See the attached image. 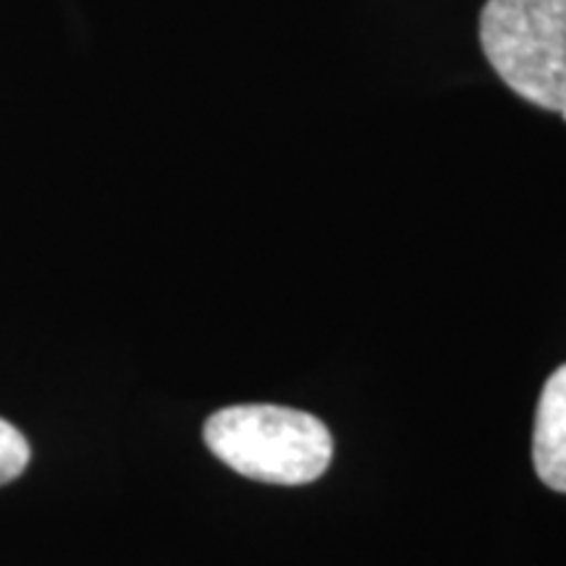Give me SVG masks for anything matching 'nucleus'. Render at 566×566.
Listing matches in <instances>:
<instances>
[{
    "instance_id": "20e7f679",
    "label": "nucleus",
    "mask_w": 566,
    "mask_h": 566,
    "mask_svg": "<svg viewBox=\"0 0 566 566\" xmlns=\"http://www.w3.org/2000/svg\"><path fill=\"white\" fill-rule=\"evenodd\" d=\"M30 443L13 428L11 422L0 420V485L17 480L30 464Z\"/></svg>"
},
{
    "instance_id": "39448f33",
    "label": "nucleus",
    "mask_w": 566,
    "mask_h": 566,
    "mask_svg": "<svg viewBox=\"0 0 566 566\" xmlns=\"http://www.w3.org/2000/svg\"><path fill=\"white\" fill-rule=\"evenodd\" d=\"M562 116H564V118H566V108H564V111H562Z\"/></svg>"
},
{
    "instance_id": "f257e3e1",
    "label": "nucleus",
    "mask_w": 566,
    "mask_h": 566,
    "mask_svg": "<svg viewBox=\"0 0 566 566\" xmlns=\"http://www.w3.org/2000/svg\"><path fill=\"white\" fill-rule=\"evenodd\" d=\"M205 443L233 472L273 485L313 483L334 457V438L317 417L273 405L221 409L205 422Z\"/></svg>"
},
{
    "instance_id": "7ed1b4c3",
    "label": "nucleus",
    "mask_w": 566,
    "mask_h": 566,
    "mask_svg": "<svg viewBox=\"0 0 566 566\" xmlns=\"http://www.w3.org/2000/svg\"><path fill=\"white\" fill-rule=\"evenodd\" d=\"M533 459L537 478L566 493V365L546 380L535 415Z\"/></svg>"
},
{
    "instance_id": "f03ea898",
    "label": "nucleus",
    "mask_w": 566,
    "mask_h": 566,
    "mask_svg": "<svg viewBox=\"0 0 566 566\" xmlns=\"http://www.w3.org/2000/svg\"><path fill=\"white\" fill-rule=\"evenodd\" d=\"M480 45L509 90L543 111L566 108V0H488Z\"/></svg>"
}]
</instances>
